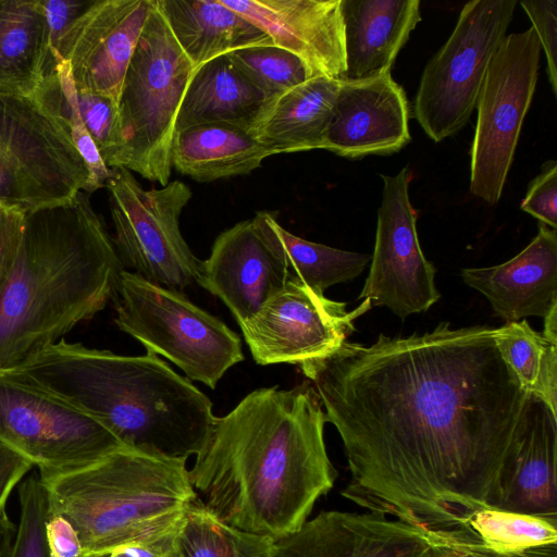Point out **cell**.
Listing matches in <instances>:
<instances>
[{
    "instance_id": "cell-13",
    "label": "cell",
    "mask_w": 557,
    "mask_h": 557,
    "mask_svg": "<svg viewBox=\"0 0 557 557\" xmlns=\"http://www.w3.org/2000/svg\"><path fill=\"white\" fill-rule=\"evenodd\" d=\"M371 307L367 298L347 311L346 302L329 299L289 276L239 327L256 363L299 366L335 351L355 332L354 321Z\"/></svg>"
},
{
    "instance_id": "cell-11",
    "label": "cell",
    "mask_w": 557,
    "mask_h": 557,
    "mask_svg": "<svg viewBox=\"0 0 557 557\" xmlns=\"http://www.w3.org/2000/svg\"><path fill=\"white\" fill-rule=\"evenodd\" d=\"M542 47L534 28L506 35L488 64L476 101L470 191L499 201L524 116L535 91Z\"/></svg>"
},
{
    "instance_id": "cell-28",
    "label": "cell",
    "mask_w": 557,
    "mask_h": 557,
    "mask_svg": "<svg viewBox=\"0 0 557 557\" xmlns=\"http://www.w3.org/2000/svg\"><path fill=\"white\" fill-rule=\"evenodd\" d=\"M261 214L285 259L288 277H296L320 293L359 276L371 261L369 253L336 249L292 234L278 223L274 212Z\"/></svg>"
},
{
    "instance_id": "cell-46",
    "label": "cell",
    "mask_w": 557,
    "mask_h": 557,
    "mask_svg": "<svg viewBox=\"0 0 557 557\" xmlns=\"http://www.w3.org/2000/svg\"><path fill=\"white\" fill-rule=\"evenodd\" d=\"M176 557V556H175Z\"/></svg>"
},
{
    "instance_id": "cell-6",
    "label": "cell",
    "mask_w": 557,
    "mask_h": 557,
    "mask_svg": "<svg viewBox=\"0 0 557 557\" xmlns=\"http://www.w3.org/2000/svg\"><path fill=\"white\" fill-rule=\"evenodd\" d=\"M196 69L153 0L124 77L120 145L109 168H124L161 186L170 182L176 117Z\"/></svg>"
},
{
    "instance_id": "cell-29",
    "label": "cell",
    "mask_w": 557,
    "mask_h": 557,
    "mask_svg": "<svg viewBox=\"0 0 557 557\" xmlns=\"http://www.w3.org/2000/svg\"><path fill=\"white\" fill-rule=\"evenodd\" d=\"M275 542L223 522L199 497L185 510L174 536L176 557H275Z\"/></svg>"
},
{
    "instance_id": "cell-20",
    "label": "cell",
    "mask_w": 557,
    "mask_h": 557,
    "mask_svg": "<svg viewBox=\"0 0 557 557\" xmlns=\"http://www.w3.org/2000/svg\"><path fill=\"white\" fill-rule=\"evenodd\" d=\"M465 284L483 294L506 322L545 318L557 306V232L539 223L537 235L509 261L461 270Z\"/></svg>"
},
{
    "instance_id": "cell-27",
    "label": "cell",
    "mask_w": 557,
    "mask_h": 557,
    "mask_svg": "<svg viewBox=\"0 0 557 557\" xmlns=\"http://www.w3.org/2000/svg\"><path fill=\"white\" fill-rule=\"evenodd\" d=\"M52 64L41 0H0V91L33 97Z\"/></svg>"
},
{
    "instance_id": "cell-45",
    "label": "cell",
    "mask_w": 557,
    "mask_h": 557,
    "mask_svg": "<svg viewBox=\"0 0 557 557\" xmlns=\"http://www.w3.org/2000/svg\"><path fill=\"white\" fill-rule=\"evenodd\" d=\"M433 546V545H432ZM425 557H440L435 552L434 549L431 547V549L429 550V553L426 554Z\"/></svg>"
},
{
    "instance_id": "cell-38",
    "label": "cell",
    "mask_w": 557,
    "mask_h": 557,
    "mask_svg": "<svg viewBox=\"0 0 557 557\" xmlns=\"http://www.w3.org/2000/svg\"><path fill=\"white\" fill-rule=\"evenodd\" d=\"M25 212L0 203V292L12 268L24 226Z\"/></svg>"
},
{
    "instance_id": "cell-17",
    "label": "cell",
    "mask_w": 557,
    "mask_h": 557,
    "mask_svg": "<svg viewBox=\"0 0 557 557\" xmlns=\"http://www.w3.org/2000/svg\"><path fill=\"white\" fill-rule=\"evenodd\" d=\"M410 140L408 100L391 72L358 82L341 79L323 149L358 159L397 152Z\"/></svg>"
},
{
    "instance_id": "cell-42",
    "label": "cell",
    "mask_w": 557,
    "mask_h": 557,
    "mask_svg": "<svg viewBox=\"0 0 557 557\" xmlns=\"http://www.w3.org/2000/svg\"><path fill=\"white\" fill-rule=\"evenodd\" d=\"M32 468L26 458L0 443V512L5 509L12 491Z\"/></svg>"
},
{
    "instance_id": "cell-22",
    "label": "cell",
    "mask_w": 557,
    "mask_h": 557,
    "mask_svg": "<svg viewBox=\"0 0 557 557\" xmlns=\"http://www.w3.org/2000/svg\"><path fill=\"white\" fill-rule=\"evenodd\" d=\"M345 72L358 82L391 72L396 57L421 20L419 0H341Z\"/></svg>"
},
{
    "instance_id": "cell-35",
    "label": "cell",
    "mask_w": 557,
    "mask_h": 557,
    "mask_svg": "<svg viewBox=\"0 0 557 557\" xmlns=\"http://www.w3.org/2000/svg\"><path fill=\"white\" fill-rule=\"evenodd\" d=\"M520 4L545 53L548 82L557 95V0H523Z\"/></svg>"
},
{
    "instance_id": "cell-1",
    "label": "cell",
    "mask_w": 557,
    "mask_h": 557,
    "mask_svg": "<svg viewBox=\"0 0 557 557\" xmlns=\"http://www.w3.org/2000/svg\"><path fill=\"white\" fill-rule=\"evenodd\" d=\"M495 332L441 322L370 346L345 341L299 364L342 438L345 498L434 544L467 537L473 512L499 507L530 394Z\"/></svg>"
},
{
    "instance_id": "cell-14",
    "label": "cell",
    "mask_w": 557,
    "mask_h": 557,
    "mask_svg": "<svg viewBox=\"0 0 557 557\" xmlns=\"http://www.w3.org/2000/svg\"><path fill=\"white\" fill-rule=\"evenodd\" d=\"M382 200L377 210L371 267L358 299L385 306L400 319L426 311L441 297L435 268L424 257L417 233V213L409 199L411 172L380 175Z\"/></svg>"
},
{
    "instance_id": "cell-26",
    "label": "cell",
    "mask_w": 557,
    "mask_h": 557,
    "mask_svg": "<svg viewBox=\"0 0 557 557\" xmlns=\"http://www.w3.org/2000/svg\"><path fill=\"white\" fill-rule=\"evenodd\" d=\"M273 153L248 128L207 123L175 132L172 166L197 182L249 174Z\"/></svg>"
},
{
    "instance_id": "cell-33",
    "label": "cell",
    "mask_w": 557,
    "mask_h": 557,
    "mask_svg": "<svg viewBox=\"0 0 557 557\" xmlns=\"http://www.w3.org/2000/svg\"><path fill=\"white\" fill-rule=\"evenodd\" d=\"M18 498L20 522L12 557H50L45 531L49 500L39 475L32 474L22 481Z\"/></svg>"
},
{
    "instance_id": "cell-2",
    "label": "cell",
    "mask_w": 557,
    "mask_h": 557,
    "mask_svg": "<svg viewBox=\"0 0 557 557\" xmlns=\"http://www.w3.org/2000/svg\"><path fill=\"white\" fill-rule=\"evenodd\" d=\"M325 414L312 384L261 387L216 417L189 480L223 522L275 541L296 532L337 472L324 442Z\"/></svg>"
},
{
    "instance_id": "cell-23",
    "label": "cell",
    "mask_w": 557,
    "mask_h": 557,
    "mask_svg": "<svg viewBox=\"0 0 557 557\" xmlns=\"http://www.w3.org/2000/svg\"><path fill=\"white\" fill-rule=\"evenodd\" d=\"M339 86L315 76L270 98L249 133L273 154L323 149Z\"/></svg>"
},
{
    "instance_id": "cell-44",
    "label": "cell",
    "mask_w": 557,
    "mask_h": 557,
    "mask_svg": "<svg viewBox=\"0 0 557 557\" xmlns=\"http://www.w3.org/2000/svg\"><path fill=\"white\" fill-rule=\"evenodd\" d=\"M542 334L552 343L557 344V306L544 318Z\"/></svg>"
},
{
    "instance_id": "cell-34",
    "label": "cell",
    "mask_w": 557,
    "mask_h": 557,
    "mask_svg": "<svg viewBox=\"0 0 557 557\" xmlns=\"http://www.w3.org/2000/svg\"><path fill=\"white\" fill-rule=\"evenodd\" d=\"M73 99L87 132L109 168L120 145L117 104L95 91L77 87L75 83Z\"/></svg>"
},
{
    "instance_id": "cell-40",
    "label": "cell",
    "mask_w": 557,
    "mask_h": 557,
    "mask_svg": "<svg viewBox=\"0 0 557 557\" xmlns=\"http://www.w3.org/2000/svg\"><path fill=\"white\" fill-rule=\"evenodd\" d=\"M45 531L50 557H82L78 534L65 517L49 509Z\"/></svg>"
},
{
    "instance_id": "cell-31",
    "label": "cell",
    "mask_w": 557,
    "mask_h": 557,
    "mask_svg": "<svg viewBox=\"0 0 557 557\" xmlns=\"http://www.w3.org/2000/svg\"><path fill=\"white\" fill-rule=\"evenodd\" d=\"M468 536L495 553H517L557 543V515H531L490 507L467 523Z\"/></svg>"
},
{
    "instance_id": "cell-37",
    "label": "cell",
    "mask_w": 557,
    "mask_h": 557,
    "mask_svg": "<svg viewBox=\"0 0 557 557\" xmlns=\"http://www.w3.org/2000/svg\"><path fill=\"white\" fill-rule=\"evenodd\" d=\"M176 527L154 536L83 554L82 557H175Z\"/></svg>"
},
{
    "instance_id": "cell-10",
    "label": "cell",
    "mask_w": 557,
    "mask_h": 557,
    "mask_svg": "<svg viewBox=\"0 0 557 557\" xmlns=\"http://www.w3.org/2000/svg\"><path fill=\"white\" fill-rule=\"evenodd\" d=\"M516 5L517 0L467 2L449 38L426 63L413 108L433 141L453 136L468 123Z\"/></svg>"
},
{
    "instance_id": "cell-21",
    "label": "cell",
    "mask_w": 557,
    "mask_h": 557,
    "mask_svg": "<svg viewBox=\"0 0 557 557\" xmlns=\"http://www.w3.org/2000/svg\"><path fill=\"white\" fill-rule=\"evenodd\" d=\"M557 418L530 394L518 443L506 465L498 508L557 515Z\"/></svg>"
},
{
    "instance_id": "cell-39",
    "label": "cell",
    "mask_w": 557,
    "mask_h": 557,
    "mask_svg": "<svg viewBox=\"0 0 557 557\" xmlns=\"http://www.w3.org/2000/svg\"><path fill=\"white\" fill-rule=\"evenodd\" d=\"M432 548L440 557H557V543L517 553H495L472 540L433 545Z\"/></svg>"
},
{
    "instance_id": "cell-18",
    "label": "cell",
    "mask_w": 557,
    "mask_h": 557,
    "mask_svg": "<svg viewBox=\"0 0 557 557\" xmlns=\"http://www.w3.org/2000/svg\"><path fill=\"white\" fill-rule=\"evenodd\" d=\"M423 530L375 512L322 511L275 542V557H425Z\"/></svg>"
},
{
    "instance_id": "cell-12",
    "label": "cell",
    "mask_w": 557,
    "mask_h": 557,
    "mask_svg": "<svg viewBox=\"0 0 557 557\" xmlns=\"http://www.w3.org/2000/svg\"><path fill=\"white\" fill-rule=\"evenodd\" d=\"M0 443L39 475L73 471L127 448L97 419L5 371H0Z\"/></svg>"
},
{
    "instance_id": "cell-7",
    "label": "cell",
    "mask_w": 557,
    "mask_h": 557,
    "mask_svg": "<svg viewBox=\"0 0 557 557\" xmlns=\"http://www.w3.org/2000/svg\"><path fill=\"white\" fill-rule=\"evenodd\" d=\"M114 323L149 354L162 356L188 380L214 389L244 360L240 337L182 290L123 270L113 298Z\"/></svg>"
},
{
    "instance_id": "cell-36",
    "label": "cell",
    "mask_w": 557,
    "mask_h": 557,
    "mask_svg": "<svg viewBox=\"0 0 557 557\" xmlns=\"http://www.w3.org/2000/svg\"><path fill=\"white\" fill-rule=\"evenodd\" d=\"M521 209L541 223L557 228V162L548 161L531 182Z\"/></svg>"
},
{
    "instance_id": "cell-9",
    "label": "cell",
    "mask_w": 557,
    "mask_h": 557,
    "mask_svg": "<svg viewBox=\"0 0 557 557\" xmlns=\"http://www.w3.org/2000/svg\"><path fill=\"white\" fill-rule=\"evenodd\" d=\"M106 182L113 243L131 272L169 288L199 285L201 262L184 239L180 218L191 199L188 185L169 182L144 189L131 171L110 168Z\"/></svg>"
},
{
    "instance_id": "cell-3",
    "label": "cell",
    "mask_w": 557,
    "mask_h": 557,
    "mask_svg": "<svg viewBox=\"0 0 557 557\" xmlns=\"http://www.w3.org/2000/svg\"><path fill=\"white\" fill-rule=\"evenodd\" d=\"M124 269L87 193L25 213L0 292V371L20 366L103 310Z\"/></svg>"
},
{
    "instance_id": "cell-5",
    "label": "cell",
    "mask_w": 557,
    "mask_h": 557,
    "mask_svg": "<svg viewBox=\"0 0 557 557\" xmlns=\"http://www.w3.org/2000/svg\"><path fill=\"white\" fill-rule=\"evenodd\" d=\"M39 479L49 509L71 522L83 554L174 529L198 497L186 461L131 448Z\"/></svg>"
},
{
    "instance_id": "cell-4",
    "label": "cell",
    "mask_w": 557,
    "mask_h": 557,
    "mask_svg": "<svg viewBox=\"0 0 557 557\" xmlns=\"http://www.w3.org/2000/svg\"><path fill=\"white\" fill-rule=\"evenodd\" d=\"M5 372L97 419L131 449L198 456L216 416L196 385L159 356H124L60 339Z\"/></svg>"
},
{
    "instance_id": "cell-24",
    "label": "cell",
    "mask_w": 557,
    "mask_h": 557,
    "mask_svg": "<svg viewBox=\"0 0 557 557\" xmlns=\"http://www.w3.org/2000/svg\"><path fill=\"white\" fill-rule=\"evenodd\" d=\"M156 3L196 67L235 50L273 45L267 34L220 0H156Z\"/></svg>"
},
{
    "instance_id": "cell-15",
    "label": "cell",
    "mask_w": 557,
    "mask_h": 557,
    "mask_svg": "<svg viewBox=\"0 0 557 557\" xmlns=\"http://www.w3.org/2000/svg\"><path fill=\"white\" fill-rule=\"evenodd\" d=\"M153 0L88 1L51 51L75 85L119 104L124 77Z\"/></svg>"
},
{
    "instance_id": "cell-41",
    "label": "cell",
    "mask_w": 557,
    "mask_h": 557,
    "mask_svg": "<svg viewBox=\"0 0 557 557\" xmlns=\"http://www.w3.org/2000/svg\"><path fill=\"white\" fill-rule=\"evenodd\" d=\"M88 1L41 0L49 34L50 52L53 51L63 34L84 10Z\"/></svg>"
},
{
    "instance_id": "cell-19",
    "label": "cell",
    "mask_w": 557,
    "mask_h": 557,
    "mask_svg": "<svg viewBox=\"0 0 557 557\" xmlns=\"http://www.w3.org/2000/svg\"><path fill=\"white\" fill-rule=\"evenodd\" d=\"M298 57L315 76L341 79L345 38L341 0H220Z\"/></svg>"
},
{
    "instance_id": "cell-30",
    "label": "cell",
    "mask_w": 557,
    "mask_h": 557,
    "mask_svg": "<svg viewBox=\"0 0 557 557\" xmlns=\"http://www.w3.org/2000/svg\"><path fill=\"white\" fill-rule=\"evenodd\" d=\"M502 357L523 388L543 400L557 396V344L533 330L525 319L496 329Z\"/></svg>"
},
{
    "instance_id": "cell-32",
    "label": "cell",
    "mask_w": 557,
    "mask_h": 557,
    "mask_svg": "<svg viewBox=\"0 0 557 557\" xmlns=\"http://www.w3.org/2000/svg\"><path fill=\"white\" fill-rule=\"evenodd\" d=\"M226 55L269 98L314 77L298 57L274 45L248 47Z\"/></svg>"
},
{
    "instance_id": "cell-43",
    "label": "cell",
    "mask_w": 557,
    "mask_h": 557,
    "mask_svg": "<svg viewBox=\"0 0 557 557\" xmlns=\"http://www.w3.org/2000/svg\"><path fill=\"white\" fill-rule=\"evenodd\" d=\"M16 525L11 521L7 510L0 512V557H12Z\"/></svg>"
},
{
    "instance_id": "cell-8",
    "label": "cell",
    "mask_w": 557,
    "mask_h": 557,
    "mask_svg": "<svg viewBox=\"0 0 557 557\" xmlns=\"http://www.w3.org/2000/svg\"><path fill=\"white\" fill-rule=\"evenodd\" d=\"M94 193L89 170L61 121L34 97L0 91V203L23 212Z\"/></svg>"
},
{
    "instance_id": "cell-25",
    "label": "cell",
    "mask_w": 557,
    "mask_h": 557,
    "mask_svg": "<svg viewBox=\"0 0 557 557\" xmlns=\"http://www.w3.org/2000/svg\"><path fill=\"white\" fill-rule=\"evenodd\" d=\"M269 99L226 54L221 55L196 69L177 113L175 132L207 123L249 128Z\"/></svg>"
},
{
    "instance_id": "cell-16",
    "label": "cell",
    "mask_w": 557,
    "mask_h": 557,
    "mask_svg": "<svg viewBox=\"0 0 557 557\" xmlns=\"http://www.w3.org/2000/svg\"><path fill=\"white\" fill-rule=\"evenodd\" d=\"M287 280L285 259L259 211L215 238L209 257L201 262L199 285L220 298L240 325Z\"/></svg>"
}]
</instances>
